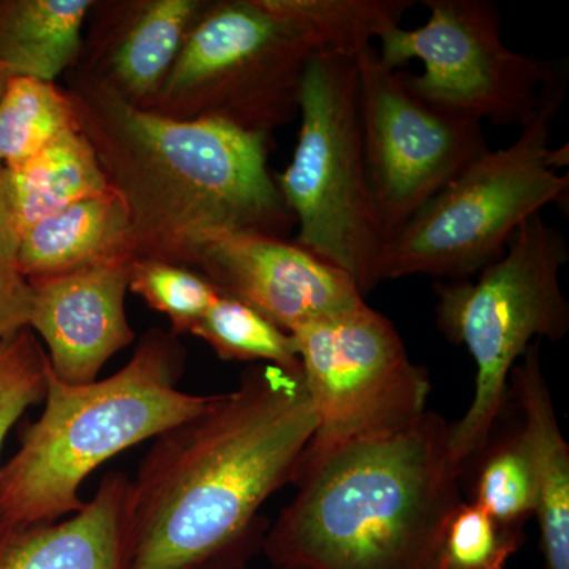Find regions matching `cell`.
Listing matches in <instances>:
<instances>
[{
  "instance_id": "obj_1",
  "label": "cell",
  "mask_w": 569,
  "mask_h": 569,
  "mask_svg": "<svg viewBox=\"0 0 569 569\" xmlns=\"http://www.w3.org/2000/svg\"><path fill=\"white\" fill-rule=\"evenodd\" d=\"M301 369L250 367L142 458L127 497V569H244L261 507L295 482L316 436Z\"/></svg>"
},
{
  "instance_id": "obj_2",
  "label": "cell",
  "mask_w": 569,
  "mask_h": 569,
  "mask_svg": "<svg viewBox=\"0 0 569 569\" xmlns=\"http://www.w3.org/2000/svg\"><path fill=\"white\" fill-rule=\"evenodd\" d=\"M67 91L127 206L134 258L186 266L206 236L284 239L295 227L269 171V137L217 119L167 118L73 78Z\"/></svg>"
},
{
  "instance_id": "obj_3",
  "label": "cell",
  "mask_w": 569,
  "mask_h": 569,
  "mask_svg": "<svg viewBox=\"0 0 569 569\" xmlns=\"http://www.w3.org/2000/svg\"><path fill=\"white\" fill-rule=\"evenodd\" d=\"M449 425H413L299 463L298 485L263 538L277 569H426L459 498Z\"/></svg>"
},
{
  "instance_id": "obj_4",
  "label": "cell",
  "mask_w": 569,
  "mask_h": 569,
  "mask_svg": "<svg viewBox=\"0 0 569 569\" xmlns=\"http://www.w3.org/2000/svg\"><path fill=\"white\" fill-rule=\"evenodd\" d=\"M183 366L179 336L153 328L130 361L103 380L67 385L48 369L43 413L0 468V526L74 515L86 503L82 485L97 468L211 406L216 395L179 389Z\"/></svg>"
},
{
  "instance_id": "obj_5",
  "label": "cell",
  "mask_w": 569,
  "mask_h": 569,
  "mask_svg": "<svg viewBox=\"0 0 569 569\" xmlns=\"http://www.w3.org/2000/svg\"><path fill=\"white\" fill-rule=\"evenodd\" d=\"M568 258L567 238L538 212L475 282L437 284L438 328L467 348L477 369L470 407L449 425V455L460 473L488 447L516 362L531 343L568 335L569 306L560 284Z\"/></svg>"
},
{
  "instance_id": "obj_6",
  "label": "cell",
  "mask_w": 569,
  "mask_h": 569,
  "mask_svg": "<svg viewBox=\"0 0 569 569\" xmlns=\"http://www.w3.org/2000/svg\"><path fill=\"white\" fill-rule=\"evenodd\" d=\"M565 88L567 78L553 69L518 140L508 148L489 149L389 239L383 280L478 276L503 254L529 217L568 200L569 176L559 173L556 149L550 146Z\"/></svg>"
},
{
  "instance_id": "obj_7",
  "label": "cell",
  "mask_w": 569,
  "mask_h": 569,
  "mask_svg": "<svg viewBox=\"0 0 569 569\" xmlns=\"http://www.w3.org/2000/svg\"><path fill=\"white\" fill-rule=\"evenodd\" d=\"M298 112L293 159L276 178L298 227L295 242L350 277L365 296L383 282L388 238L367 178L355 58L317 52Z\"/></svg>"
},
{
  "instance_id": "obj_8",
  "label": "cell",
  "mask_w": 569,
  "mask_h": 569,
  "mask_svg": "<svg viewBox=\"0 0 569 569\" xmlns=\"http://www.w3.org/2000/svg\"><path fill=\"white\" fill-rule=\"evenodd\" d=\"M318 41L276 0H206L162 88L142 110L217 119L269 137L293 121Z\"/></svg>"
},
{
  "instance_id": "obj_9",
  "label": "cell",
  "mask_w": 569,
  "mask_h": 569,
  "mask_svg": "<svg viewBox=\"0 0 569 569\" xmlns=\"http://www.w3.org/2000/svg\"><path fill=\"white\" fill-rule=\"evenodd\" d=\"M290 335L317 413L301 462L396 432L427 413L425 367L411 362L395 325L366 302Z\"/></svg>"
},
{
  "instance_id": "obj_10",
  "label": "cell",
  "mask_w": 569,
  "mask_h": 569,
  "mask_svg": "<svg viewBox=\"0 0 569 569\" xmlns=\"http://www.w3.org/2000/svg\"><path fill=\"white\" fill-rule=\"evenodd\" d=\"M429 20L395 28L377 48L397 70L418 59L422 73L402 71L408 88L427 103L473 121L519 126L537 111L552 63L511 51L501 37L500 11L488 0H425Z\"/></svg>"
},
{
  "instance_id": "obj_11",
  "label": "cell",
  "mask_w": 569,
  "mask_h": 569,
  "mask_svg": "<svg viewBox=\"0 0 569 569\" xmlns=\"http://www.w3.org/2000/svg\"><path fill=\"white\" fill-rule=\"evenodd\" d=\"M355 61L367 178L389 241L490 148L481 122L427 103L376 47Z\"/></svg>"
},
{
  "instance_id": "obj_12",
  "label": "cell",
  "mask_w": 569,
  "mask_h": 569,
  "mask_svg": "<svg viewBox=\"0 0 569 569\" xmlns=\"http://www.w3.org/2000/svg\"><path fill=\"white\" fill-rule=\"evenodd\" d=\"M187 268L293 332L365 305L353 280L296 242L246 231H219L198 242Z\"/></svg>"
},
{
  "instance_id": "obj_13",
  "label": "cell",
  "mask_w": 569,
  "mask_h": 569,
  "mask_svg": "<svg viewBox=\"0 0 569 569\" xmlns=\"http://www.w3.org/2000/svg\"><path fill=\"white\" fill-rule=\"evenodd\" d=\"M204 6L206 0L93 2L71 78L148 107Z\"/></svg>"
},
{
  "instance_id": "obj_14",
  "label": "cell",
  "mask_w": 569,
  "mask_h": 569,
  "mask_svg": "<svg viewBox=\"0 0 569 569\" xmlns=\"http://www.w3.org/2000/svg\"><path fill=\"white\" fill-rule=\"evenodd\" d=\"M130 263L28 280V328L43 340L51 372L63 383H93L112 356L133 342L126 312Z\"/></svg>"
},
{
  "instance_id": "obj_15",
  "label": "cell",
  "mask_w": 569,
  "mask_h": 569,
  "mask_svg": "<svg viewBox=\"0 0 569 569\" xmlns=\"http://www.w3.org/2000/svg\"><path fill=\"white\" fill-rule=\"evenodd\" d=\"M129 485V477L111 471L61 522L0 526V569H127Z\"/></svg>"
},
{
  "instance_id": "obj_16",
  "label": "cell",
  "mask_w": 569,
  "mask_h": 569,
  "mask_svg": "<svg viewBox=\"0 0 569 569\" xmlns=\"http://www.w3.org/2000/svg\"><path fill=\"white\" fill-rule=\"evenodd\" d=\"M134 258L127 206L114 189L69 206L18 239L17 272L43 279Z\"/></svg>"
},
{
  "instance_id": "obj_17",
  "label": "cell",
  "mask_w": 569,
  "mask_h": 569,
  "mask_svg": "<svg viewBox=\"0 0 569 569\" xmlns=\"http://www.w3.org/2000/svg\"><path fill=\"white\" fill-rule=\"evenodd\" d=\"M509 380L522 408L520 440L537 486V516L546 569H569V448L539 359V342L516 362Z\"/></svg>"
},
{
  "instance_id": "obj_18",
  "label": "cell",
  "mask_w": 569,
  "mask_h": 569,
  "mask_svg": "<svg viewBox=\"0 0 569 569\" xmlns=\"http://www.w3.org/2000/svg\"><path fill=\"white\" fill-rule=\"evenodd\" d=\"M108 189L99 157L82 130L62 134L18 167L2 168L3 198L18 239L41 220Z\"/></svg>"
},
{
  "instance_id": "obj_19",
  "label": "cell",
  "mask_w": 569,
  "mask_h": 569,
  "mask_svg": "<svg viewBox=\"0 0 569 569\" xmlns=\"http://www.w3.org/2000/svg\"><path fill=\"white\" fill-rule=\"evenodd\" d=\"M96 0H0V78L56 82L80 56Z\"/></svg>"
},
{
  "instance_id": "obj_20",
  "label": "cell",
  "mask_w": 569,
  "mask_h": 569,
  "mask_svg": "<svg viewBox=\"0 0 569 569\" xmlns=\"http://www.w3.org/2000/svg\"><path fill=\"white\" fill-rule=\"evenodd\" d=\"M73 130L81 126L69 91L32 78L6 80L0 93V167H18Z\"/></svg>"
},
{
  "instance_id": "obj_21",
  "label": "cell",
  "mask_w": 569,
  "mask_h": 569,
  "mask_svg": "<svg viewBox=\"0 0 569 569\" xmlns=\"http://www.w3.org/2000/svg\"><path fill=\"white\" fill-rule=\"evenodd\" d=\"M320 44L321 50L356 58L373 47L403 14L413 9L411 0H276Z\"/></svg>"
},
{
  "instance_id": "obj_22",
  "label": "cell",
  "mask_w": 569,
  "mask_h": 569,
  "mask_svg": "<svg viewBox=\"0 0 569 569\" xmlns=\"http://www.w3.org/2000/svg\"><path fill=\"white\" fill-rule=\"evenodd\" d=\"M190 335L204 340L223 361L264 362L301 369L293 336L252 307L220 295Z\"/></svg>"
},
{
  "instance_id": "obj_23",
  "label": "cell",
  "mask_w": 569,
  "mask_h": 569,
  "mask_svg": "<svg viewBox=\"0 0 569 569\" xmlns=\"http://www.w3.org/2000/svg\"><path fill=\"white\" fill-rule=\"evenodd\" d=\"M523 539L475 501L459 500L437 531L426 569H505Z\"/></svg>"
},
{
  "instance_id": "obj_24",
  "label": "cell",
  "mask_w": 569,
  "mask_h": 569,
  "mask_svg": "<svg viewBox=\"0 0 569 569\" xmlns=\"http://www.w3.org/2000/svg\"><path fill=\"white\" fill-rule=\"evenodd\" d=\"M129 291L168 317L176 336L190 335L220 296L213 284L193 269L151 258H133Z\"/></svg>"
},
{
  "instance_id": "obj_25",
  "label": "cell",
  "mask_w": 569,
  "mask_h": 569,
  "mask_svg": "<svg viewBox=\"0 0 569 569\" xmlns=\"http://www.w3.org/2000/svg\"><path fill=\"white\" fill-rule=\"evenodd\" d=\"M497 522L522 530L537 511V486L519 433L498 443L479 467L473 500Z\"/></svg>"
},
{
  "instance_id": "obj_26",
  "label": "cell",
  "mask_w": 569,
  "mask_h": 569,
  "mask_svg": "<svg viewBox=\"0 0 569 569\" xmlns=\"http://www.w3.org/2000/svg\"><path fill=\"white\" fill-rule=\"evenodd\" d=\"M50 362L29 328L0 343V451L28 408L44 399Z\"/></svg>"
},
{
  "instance_id": "obj_27",
  "label": "cell",
  "mask_w": 569,
  "mask_h": 569,
  "mask_svg": "<svg viewBox=\"0 0 569 569\" xmlns=\"http://www.w3.org/2000/svg\"><path fill=\"white\" fill-rule=\"evenodd\" d=\"M31 288L18 272L0 269V343L28 328Z\"/></svg>"
},
{
  "instance_id": "obj_28",
  "label": "cell",
  "mask_w": 569,
  "mask_h": 569,
  "mask_svg": "<svg viewBox=\"0 0 569 569\" xmlns=\"http://www.w3.org/2000/svg\"><path fill=\"white\" fill-rule=\"evenodd\" d=\"M6 80L0 78V93ZM18 234L11 222L9 209L2 192V167H0V269L17 272Z\"/></svg>"
}]
</instances>
